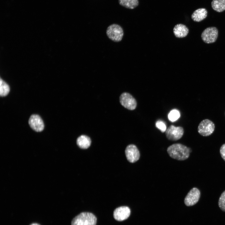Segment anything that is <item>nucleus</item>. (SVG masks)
Masks as SVG:
<instances>
[{
  "label": "nucleus",
  "instance_id": "obj_1",
  "mask_svg": "<svg viewBox=\"0 0 225 225\" xmlns=\"http://www.w3.org/2000/svg\"><path fill=\"white\" fill-rule=\"evenodd\" d=\"M190 148L181 143L174 144L169 146L167 151L172 158L178 160H184L189 157Z\"/></svg>",
  "mask_w": 225,
  "mask_h": 225
},
{
  "label": "nucleus",
  "instance_id": "obj_2",
  "mask_svg": "<svg viewBox=\"0 0 225 225\" xmlns=\"http://www.w3.org/2000/svg\"><path fill=\"white\" fill-rule=\"evenodd\" d=\"M97 221V218L93 213L82 212L73 218L71 225H96Z\"/></svg>",
  "mask_w": 225,
  "mask_h": 225
},
{
  "label": "nucleus",
  "instance_id": "obj_3",
  "mask_svg": "<svg viewBox=\"0 0 225 225\" xmlns=\"http://www.w3.org/2000/svg\"><path fill=\"white\" fill-rule=\"evenodd\" d=\"M106 33L109 38L115 42L121 41L124 34L122 28L116 24H111L108 27Z\"/></svg>",
  "mask_w": 225,
  "mask_h": 225
},
{
  "label": "nucleus",
  "instance_id": "obj_4",
  "mask_svg": "<svg viewBox=\"0 0 225 225\" xmlns=\"http://www.w3.org/2000/svg\"><path fill=\"white\" fill-rule=\"evenodd\" d=\"M215 125L211 121L205 119L199 123L198 127V133L203 136H208L212 133L215 129Z\"/></svg>",
  "mask_w": 225,
  "mask_h": 225
},
{
  "label": "nucleus",
  "instance_id": "obj_5",
  "mask_svg": "<svg viewBox=\"0 0 225 225\" xmlns=\"http://www.w3.org/2000/svg\"><path fill=\"white\" fill-rule=\"evenodd\" d=\"M218 31L215 27H210L205 29L201 34V38L206 43L209 44L215 42L218 38Z\"/></svg>",
  "mask_w": 225,
  "mask_h": 225
},
{
  "label": "nucleus",
  "instance_id": "obj_6",
  "mask_svg": "<svg viewBox=\"0 0 225 225\" xmlns=\"http://www.w3.org/2000/svg\"><path fill=\"white\" fill-rule=\"evenodd\" d=\"M119 100L121 104L128 109L133 110L136 107L137 103L136 100L128 93H122L120 96Z\"/></svg>",
  "mask_w": 225,
  "mask_h": 225
},
{
  "label": "nucleus",
  "instance_id": "obj_7",
  "mask_svg": "<svg viewBox=\"0 0 225 225\" xmlns=\"http://www.w3.org/2000/svg\"><path fill=\"white\" fill-rule=\"evenodd\" d=\"M184 132L182 127L171 125L166 130L165 134L168 139L175 141L180 139L182 136Z\"/></svg>",
  "mask_w": 225,
  "mask_h": 225
},
{
  "label": "nucleus",
  "instance_id": "obj_8",
  "mask_svg": "<svg viewBox=\"0 0 225 225\" xmlns=\"http://www.w3.org/2000/svg\"><path fill=\"white\" fill-rule=\"evenodd\" d=\"M200 197V192L196 188H192L188 192L185 198L184 202L188 206H192L198 201Z\"/></svg>",
  "mask_w": 225,
  "mask_h": 225
},
{
  "label": "nucleus",
  "instance_id": "obj_9",
  "mask_svg": "<svg viewBox=\"0 0 225 225\" xmlns=\"http://www.w3.org/2000/svg\"><path fill=\"white\" fill-rule=\"evenodd\" d=\"M125 154L127 160L131 163L137 162L140 157L139 150L137 147L133 144L129 145L126 147Z\"/></svg>",
  "mask_w": 225,
  "mask_h": 225
},
{
  "label": "nucleus",
  "instance_id": "obj_10",
  "mask_svg": "<svg viewBox=\"0 0 225 225\" xmlns=\"http://www.w3.org/2000/svg\"><path fill=\"white\" fill-rule=\"evenodd\" d=\"M28 123L31 128L36 132H41L44 128L43 122L38 115H31L29 119Z\"/></svg>",
  "mask_w": 225,
  "mask_h": 225
},
{
  "label": "nucleus",
  "instance_id": "obj_11",
  "mask_svg": "<svg viewBox=\"0 0 225 225\" xmlns=\"http://www.w3.org/2000/svg\"><path fill=\"white\" fill-rule=\"evenodd\" d=\"M130 210L127 206H121L115 209L113 216L114 219L118 221H122L127 219L130 216Z\"/></svg>",
  "mask_w": 225,
  "mask_h": 225
},
{
  "label": "nucleus",
  "instance_id": "obj_12",
  "mask_svg": "<svg viewBox=\"0 0 225 225\" xmlns=\"http://www.w3.org/2000/svg\"><path fill=\"white\" fill-rule=\"evenodd\" d=\"M173 32L177 38H182L187 36L189 32V29L185 25L178 24L174 27Z\"/></svg>",
  "mask_w": 225,
  "mask_h": 225
},
{
  "label": "nucleus",
  "instance_id": "obj_13",
  "mask_svg": "<svg viewBox=\"0 0 225 225\" xmlns=\"http://www.w3.org/2000/svg\"><path fill=\"white\" fill-rule=\"evenodd\" d=\"M207 14L208 12L205 8H199L193 12L191 18L194 21L199 22L206 18Z\"/></svg>",
  "mask_w": 225,
  "mask_h": 225
},
{
  "label": "nucleus",
  "instance_id": "obj_14",
  "mask_svg": "<svg viewBox=\"0 0 225 225\" xmlns=\"http://www.w3.org/2000/svg\"><path fill=\"white\" fill-rule=\"evenodd\" d=\"M91 141L90 138L86 135H81L77 140V144L81 148L86 149L90 146Z\"/></svg>",
  "mask_w": 225,
  "mask_h": 225
},
{
  "label": "nucleus",
  "instance_id": "obj_15",
  "mask_svg": "<svg viewBox=\"0 0 225 225\" xmlns=\"http://www.w3.org/2000/svg\"><path fill=\"white\" fill-rule=\"evenodd\" d=\"M212 9L218 12L225 10V0H213L211 2Z\"/></svg>",
  "mask_w": 225,
  "mask_h": 225
},
{
  "label": "nucleus",
  "instance_id": "obj_16",
  "mask_svg": "<svg viewBox=\"0 0 225 225\" xmlns=\"http://www.w3.org/2000/svg\"><path fill=\"white\" fill-rule=\"evenodd\" d=\"M119 4L128 8L133 9L138 5V0H118Z\"/></svg>",
  "mask_w": 225,
  "mask_h": 225
},
{
  "label": "nucleus",
  "instance_id": "obj_17",
  "mask_svg": "<svg viewBox=\"0 0 225 225\" xmlns=\"http://www.w3.org/2000/svg\"><path fill=\"white\" fill-rule=\"evenodd\" d=\"M10 91L9 86L1 78L0 80V95L1 97L7 96Z\"/></svg>",
  "mask_w": 225,
  "mask_h": 225
},
{
  "label": "nucleus",
  "instance_id": "obj_18",
  "mask_svg": "<svg viewBox=\"0 0 225 225\" xmlns=\"http://www.w3.org/2000/svg\"><path fill=\"white\" fill-rule=\"evenodd\" d=\"M179 112L177 110L173 109L170 111L168 115V118L171 122H173L177 120L180 117Z\"/></svg>",
  "mask_w": 225,
  "mask_h": 225
},
{
  "label": "nucleus",
  "instance_id": "obj_19",
  "mask_svg": "<svg viewBox=\"0 0 225 225\" xmlns=\"http://www.w3.org/2000/svg\"><path fill=\"white\" fill-rule=\"evenodd\" d=\"M218 205L222 211L225 212V191L222 193L219 198Z\"/></svg>",
  "mask_w": 225,
  "mask_h": 225
},
{
  "label": "nucleus",
  "instance_id": "obj_20",
  "mask_svg": "<svg viewBox=\"0 0 225 225\" xmlns=\"http://www.w3.org/2000/svg\"><path fill=\"white\" fill-rule=\"evenodd\" d=\"M156 127L162 132H164L166 130V126L165 123L160 120L158 121L155 123Z\"/></svg>",
  "mask_w": 225,
  "mask_h": 225
},
{
  "label": "nucleus",
  "instance_id": "obj_21",
  "mask_svg": "<svg viewBox=\"0 0 225 225\" xmlns=\"http://www.w3.org/2000/svg\"><path fill=\"white\" fill-rule=\"evenodd\" d=\"M220 152L222 159L225 161V144H224L221 146Z\"/></svg>",
  "mask_w": 225,
  "mask_h": 225
},
{
  "label": "nucleus",
  "instance_id": "obj_22",
  "mask_svg": "<svg viewBox=\"0 0 225 225\" xmlns=\"http://www.w3.org/2000/svg\"><path fill=\"white\" fill-rule=\"evenodd\" d=\"M30 225H40L38 224L37 223H33L32 224H31Z\"/></svg>",
  "mask_w": 225,
  "mask_h": 225
},
{
  "label": "nucleus",
  "instance_id": "obj_23",
  "mask_svg": "<svg viewBox=\"0 0 225 225\" xmlns=\"http://www.w3.org/2000/svg\"></svg>",
  "mask_w": 225,
  "mask_h": 225
}]
</instances>
